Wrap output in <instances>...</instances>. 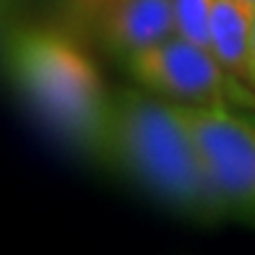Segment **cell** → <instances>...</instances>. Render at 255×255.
Wrapping results in <instances>:
<instances>
[{"label":"cell","mask_w":255,"mask_h":255,"mask_svg":"<svg viewBox=\"0 0 255 255\" xmlns=\"http://www.w3.org/2000/svg\"><path fill=\"white\" fill-rule=\"evenodd\" d=\"M248 84L255 89V26H253V44H250V63H248Z\"/></svg>","instance_id":"cell-9"},{"label":"cell","mask_w":255,"mask_h":255,"mask_svg":"<svg viewBox=\"0 0 255 255\" xmlns=\"http://www.w3.org/2000/svg\"><path fill=\"white\" fill-rule=\"evenodd\" d=\"M112 3L115 0H55L57 13H60V26L73 31L81 39L94 34L99 18Z\"/></svg>","instance_id":"cell-8"},{"label":"cell","mask_w":255,"mask_h":255,"mask_svg":"<svg viewBox=\"0 0 255 255\" xmlns=\"http://www.w3.org/2000/svg\"><path fill=\"white\" fill-rule=\"evenodd\" d=\"M13 86L78 156L107 167L112 91L81 37L65 26H18L5 42Z\"/></svg>","instance_id":"cell-2"},{"label":"cell","mask_w":255,"mask_h":255,"mask_svg":"<svg viewBox=\"0 0 255 255\" xmlns=\"http://www.w3.org/2000/svg\"><path fill=\"white\" fill-rule=\"evenodd\" d=\"M8 3H13V0H3V5H5V8H8Z\"/></svg>","instance_id":"cell-10"},{"label":"cell","mask_w":255,"mask_h":255,"mask_svg":"<svg viewBox=\"0 0 255 255\" xmlns=\"http://www.w3.org/2000/svg\"><path fill=\"white\" fill-rule=\"evenodd\" d=\"M253 26H255L253 0H214L208 50L232 76H237L245 84H248Z\"/></svg>","instance_id":"cell-6"},{"label":"cell","mask_w":255,"mask_h":255,"mask_svg":"<svg viewBox=\"0 0 255 255\" xmlns=\"http://www.w3.org/2000/svg\"><path fill=\"white\" fill-rule=\"evenodd\" d=\"M198 141L227 214L255 227V112L177 104Z\"/></svg>","instance_id":"cell-4"},{"label":"cell","mask_w":255,"mask_h":255,"mask_svg":"<svg viewBox=\"0 0 255 255\" xmlns=\"http://www.w3.org/2000/svg\"><path fill=\"white\" fill-rule=\"evenodd\" d=\"M214 0H175V26L182 39L208 50ZM211 52V50H208Z\"/></svg>","instance_id":"cell-7"},{"label":"cell","mask_w":255,"mask_h":255,"mask_svg":"<svg viewBox=\"0 0 255 255\" xmlns=\"http://www.w3.org/2000/svg\"><path fill=\"white\" fill-rule=\"evenodd\" d=\"M107 167L195 224H216L229 216L180 107L141 86L112 91Z\"/></svg>","instance_id":"cell-1"},{"label":"cell","mask_w":255,"mask_h":255,"mask_svg":"<svg viewBox=\"0 0 255 255\" xmlns=\"http://www.w3.org/2000/svg\"><path fill=\"white\" fill-rule=\"evenodd\" d=\"M135 86L188 107H255V89L180 34L120 63Z\"/></svg>","instance_id":"cell-3"},{"label":"cell","mask_w":255,"mask_h":255,"mask_svg":"<svg viewBox=\"0 0 255 255\" xmlns=\"http://www.w3.org/2000/svg\"><path fill=\"white\" fill-rule=\"evenodd\" d=\"M175 34V0H115L91 37L110 57L125 63Z\"/></svg>","instance_id":"cell-5"},{"label":"cell","mask_w":255,"mask_h":255,"mask_svg":"<svg viewBox=\"0 0 255 255\" xmlns=\"http://www.w3.org/2000/svg\"><path fill=\"white\" fill-rule=\"evenodd\" d=\"M253 3H255V0H253Z\"/></svg>","instance_id":"cell-11"}]
</instances>
